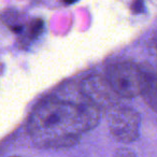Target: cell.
Wrapping results in <instances>:
<instances>
[{
  "mask_svg": "<svg viewBox=\"0 0 157 157\" xmlns=\"http://www.w3.org/2000/svg\"><path fill=\"white\" fill-rule=\"evenodd\" d=\"M100 110L82 95V98L50 97L41 101L28 118L27 130L40 148L73 146L82 135L98 125Z\"/></svg>",
  "mask_w": 157,
  "mask_h": 157,
  "instance_id": "cell-1",
  "label": "cell"
},
{
  "mask_svg": "<svg viewBox=\"0 0 157 157\" xmlns=\"http://www.w3.org/2000/svg\"><path fill=\"white\" fill-rule=\"evenodd\" d=\"M65 5H73L74 2H76L78 0H63Z\"/></svg>",
  "mask_w": 157,
  "mask_h": 157,
  "instance_id": "cell-10",
  "label": "cell"
},
{
  "mask_svg": "<svg viewBox=\"0 0 157 157\" xmlns=\"http://www.w3.org/2000/svg\"><path fill=\"white\" fill-rule=\"evenodd\" d=\"M141 95L146 105L157 113V72L145 68V80Z\"/></svg>",
  "mask_w": 157,
  "mask_h": 157,
  "instance_id": "cell-5",
  "label": "cell"
},
{
  "mask_svg": "<svg viewBox=\"0 0 157 157\" xmlns=\"http://www.w3.org/2000/svg\"><path fill=\"white\" fill-rule=\"evenodd\" d=\"M107 78L117 96L135 98L143 90L145 68L132 61H121L112 66Z\"/></svg>",
  "mask_w": 157,
  "mask_h": 157,
  "instance_id": "cell-2",
  "label": "cell"
},
{
  "mask_svg": "<svg viewBox=\"0 0 157 157\" xmlns=\"http://www.w3.org/2000/svg\"><path fill=\"white\" fill-rule=\"evenodd\" d=\"M80 92L100 111L114 110L117 97H120L113 90L108 78L99 74H92L84 78L80 85Z\"/></svg>",
  "mask_w": 157,
  "mask_h": 157,
  "instance_id": "cell-4",
  "label": "cell"
},
{
  "mask_svg": "<svg viewBox=\"0 0 157 157\" xmlns=\"http://www.w3.org/2000/svg\"><path fill=\"white\" fill-rule=\"evenodd\" d=\"M44 28V23L40 18H36L33 20L30 24L28 25L26 30V36H24V41H26V43H29L28 41L31 40H36L41 36V33H43Z\"/></svg>",
  "mask_w": 157,
  "mask_h": 157,
  "instance_id": "cell-7",
  "label": "cell"
},
{
  "mask_svg": "<svg viewBox=\"0 0 157 157\" xmlns=\"http://www.w3.org/2000/svg\"><path fill=\"white\" fill-rule=\"evenodd\" d=\"M114 157H137V155L133 152H131L130 150H127V148H120V150L116 151Z\"/></svg>",
  "mask_w": 157,
  "mask_h": 157,
  "instance_id": "cell-8",
  "label": "cell"
},
{
  "mask_svg": "<svg viewBox=\"0 0 157 157\" xmlns=\"http://www.w3.org/2000/svg\"><path fill=\"white\" fill-rule=\"evenodd\" d=\"M140 115L128 107H118L112 110L109 120L110 132L122 143L135 142L140 136Z\"/></svg>",
  "mask_w": 157,
  "mask_h": 157,
  "instance_id": "cell-3",
  "label": "cell"
},
{
  "mask_svg": "<svg viewBox=\"0 0 157 157\" xmlns=\"http://www.w3.org/2000/svg\"><path fill=\"white\" fill-rule=\"evenodd\" d=\"M131 9L135 13H141L144 11V5H143V0H135L131 6Z\"/></svg>",
  "mask_w": 157,
  "mask_h": 157,
  "instance_id": "cell-9",
  "label": "cell"
},
{
  "mask_svg": "<svg viewBox=\"0 0 157 157\" xmlns=\"http://www.w3.org/2000/svg\"><path fill=\"white\" fill-rule=\"evenodd\" d=\"M12 157H21V156H12Z\"/></svg>",
  "mask_w": 157,
  "mask_h": 157,
  "instance_id": "cell-11",
  "label": "cell"
},
{
  "mask_svg": "<svg viewBox=\"0 0 157 157\" xmlns=\"http://www.w3.org/2000/svg\"><path fill=\"white\" fill-rule=\"evenodd\" d=\"M1 22L13 33H22L25 29V20L24 16L18 11L13 9H7L0 15Z\"/></svg>",
  "mask_w": 157,
  "mask_h": 157,
  "instance_id": "cell-6",
  "label": "cell"
}]
</instances>
